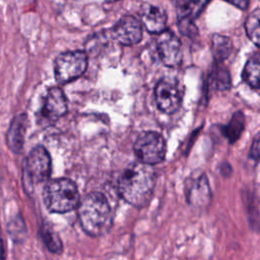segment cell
<instances>
[{"instance_id":"cell-1","label":"cell","mask_w":260,"mask_h":260,"mask_svg":"<svg viewBox=\"0 0 260 260\" xmlns=\"http://www.w3.org/2000/svg\"><path fill=\"white\" fill-rule=\"evenodd\" d=\"M155 184V174L150 165L131 162L120 175L117 188L129 204L141 207L150 200Z\"/></svg>"},{"instance_id":"cell-2","label":"cell","mask_w":260,"mask_h":260,"mask_svg":"<svg viewBox=\"0 0 260 260\" xmlns=\"http://www.w3.org/2000/svg\"><path fill=\"white\" fill-rule=\"evenodd\" d=\"M78 217L82 230L92 237L107 234L113 223L111 206L107 198L98 192H91L79 201Z\"/></svg>"},{"instance_id":"cell-3","label":"cell","mask_w":260,"mask_h":260,"mask_svg":"<svg viewBox=\"0 0 260 260\" xmlns=\"http://www.w3.org/2000/svg\"><path fill=\"white\" fill-rule=\"evenodd\" d=\"M46 207L51 212L65 213L78 206L80 201L76 185L69 179L59 178L46 184L43 191Z\"/></svg>"},{"instance_id":"cell-4","label":"cell","mask_w":260,"mask_h":260,"mask_svg":"<svg viewBox=\"0 0 260 260\" xmlns=\"http://www.w3.org/2000/svg\"><path fill=\"white\" fill-rule=\"evenodd\" d=\"M51 174V157L44 146H37L26 156L23 166V185L27 193L45 182Z\"/></svg>"},{"instance_id":"cell-5","label":"cell","mask_w":260,"mask_h":260,"mask_svg":"<svg viewBox=\"0 0 260 260\" xmlns=\"http://www.w3.org/2000/svg\"><path fill=\"white\" fill-rule=\"evenodd\" d=\"M87 67V56L83 51H68L55 61V77L60 83H68L80 77Z\"/></svg>"},{"instance_id":"cell-6","label":"cell","mask_w":260,"mask_h":260,"mask_svg":"<svg viewBox=\"0 0 260 260\" xmlns=\"http://www.w3.org/2000/svg\"><path fill=\"white\" fill-rule=\"evenodd\" d=\"M134 152L141 162L150 166L158 164L166 155L165 139L156 132H142L134 143Z\"/></svg>"},{"instance_id":"cell-7","label":"cell","mask_w":260,"mask_h":260,"mask_svg":"<svg viewBox=\"0 0 260 260\" xmlns=\"http://www.w3.org/2000/svg\"><path fill=\"white\" fill-rule=\"evenodd\" d=\"M155 102L158 109L166 114H173L181 106L182 90L175 79L164 78L155 86Z\"/></svg>"},{"instance_id":"cell-8","label":"cell","mask_w":260,"mask_h":260,"mask_svg":"<svg viewBox=\"0 0 260 260\" xmlns=\"http://www.w3.org/2000/svg\"><path fill=\"white\" fill-rule=\"evenodd\" d=\"M157 51L162 63L176 67L182 62V47L179 39L171 30H162L157 38Z\"/></svg>"},{"instance_id":"cell-9","label":"cell","mask_w":260,"mask_h":260,"mask_svg":"<svg viewBox=\"0 0 260 260\" xmlns=\"http://www.w3.org/2000/svg\"><path fill=\"white\" fill-rule=\"evenodd\" d=\"M113 38L120 44L131 46L142 38V26L138 19L131 15L122 17L112 29Z\"/></svg>"},{"instance_id":"cell-10","label":"cell","mask_w":260,"mask_h":260,"mask_svg":"<svg viewBox=\"0 0 260 260\" xmlns=\"http://www.w3.org/2000/svg\"><path fill=\"white\" fill-rule=\"evenodd\" d=\"M67 112V100L64 92L58 87L48 90L41 111L42 117L48 122H55Z\"/></svg>"},{"instance_id":"cell-11","label":"cell","mask_w":260,"mask_h":260,"mask_svg":"<svg viewBox=\"0 0 260 260\" xmlns=\"http://www.w3.org/2000/svg\"><path fill=\"white\" fill-rule=\"evenodd\" d=\"M140 18L149 32L159 34L166 29L167 14L159 5L143 4L140 9Z\"/></svg>"},{"instance_id":"cell-12","label":"cell","mask_w":260,"mask_h":260,"mask_svg":"<svg viewBox=\"0 0 260 260\" xmlns=\"http://www.w3.org/2000/svg\"><path fill=\"white\" fill-rule=\"evenodd\" d=\"M187 197L189 203L195 207H205L211 198L208 181L204 175L192 180L188 187Z\"/></svg>"},{"instance_id":"cell-13","label":"cell","mask_w":260,"mask_h":260,"mask_svg":"<svg viewBox=\"0 0 260 260\" xmlns=\"http://www.w3.org/2000/svg\"><path fill=\"white\" fill-rule=\"evenodd\" d=\"M26 123V115L21 114L15 117L10 124V127L7 132V143L11 150L14 152H19L22 148Z\"/></svg>"},{"instance_id":"cell-14","label":"cell","mask_w":260,"mask_h":260,"mask_svg":"<svg viewBox=\"0 0 260 260\" xmlns=\"http://www.w3.org/2000/svg\"><path fill=\"white\" fill-rule=\"evenodd\" d=\"M243 77L253 88L260 89V54L253 55L246 63Z\"/></svg>"},{"instance_id":"cell-15","label":"cell","mask_w":260,"mask_h":260,"mask_svg":"<svg viewBox=\"0 0 260 260\" xmlns=\"http://www.w3.org/2000/svg\"><path fill=\"white\" fill-rule=\"evenodd\" d=\"M210 0H188L184 5L178 8L179 18H188L194 20L208 4Z\"/></svg>"},{"instance_id":"cell-16","label":"cell","mask_w":260,"mask_h":260,"mask_svg":"<svg viewBox=\"0 0 260 260\" xmlns=\"http://www.w3.org/2000/svg\"><path fill=\"white\" fill-rule=\"evenodd\" d=\"M245 28L248 38L260 47V9L252 11L245 21Z\"/></svg>"},{"instance_id":"cell-17","label":"cell","mask_w":260,"mask_h":260,"mask_svg":"<svg viewBox=\"0 0 260 260\" xmlns=\"http://www.w3.org/2000/svg\"><path fill=\"white\" fill-rule=\"evenodd\" d=\"M232 42L229 38L220 35H214L212 38V50L214 56L219 59L223 60L229 57L232 52Z\"/></svg>"},{"instance_id":"cell-18","label":"cell","mask_w":260,"mask_h":260,"mask_svg":"<svg viewBox=\"0 0 260 260\" xmlns=\"http://www.w3.org/2000/svg\"><path fill=\"white\" fill-rule=\"evenodd\" d=\"M244 128V116L242 113H236L230 123L226 125L224 134L231 142L236 141Z\"/></svg>"},{"instance_id":"cell-19","label":"cell","mask_w":260,"mask_h":260,"mask_svg":"<svg viewBox=\"0 0 260 260\" xmlns=\"http://www.w3.org/2000/svg\"><path fill=\"white\" fill-rule=\"evenodd\" d=\"M44 242L46 243L47 247L54 253H60L62 249L61 242L58 238V235H56L51 229L44 228L42 231Z\"/></svg>"},{"instance_id":"cell-20","label":"cell","mask_w":260,"mask_h":260,"mask_svg":"<svg viewBox=\"0 0 260 260\" xmlns=\"http://www.w3.org/2000/svg\"><path fill=\"white\" fill-rule=\"evenodd\" d=\"M251 157L254 159L260 158V133L255 137L252 147H251Z\"/></svg>"},{"instance_id":"cell-21","label":"cell","mask_w":260,"mask_h":260,"mask_svg":"<svg viewBox=\"0 0 260 260\" xmlns=\"http://www.w3.org/2000/svg\"><path fill=\"white\" fill-rule=\"evenodd\" d=\"M225 1L240 9H243V10L247 9L249 6V3H250V0H225Z\"/></svg>"},{"instance_id":"cell-22","label":"cell","mask_w":260,"mask_h":260,"mask_svg":"<svg viewBox=\"0 0 260 260\" xmlns=\"http://www.w3.org/2000/svg\"><path fill=\"white\" fill-rule=\"evenodd\" d=\"M107 2H115V1H118V0H106Z\"/></svg>"}]
</instances>
